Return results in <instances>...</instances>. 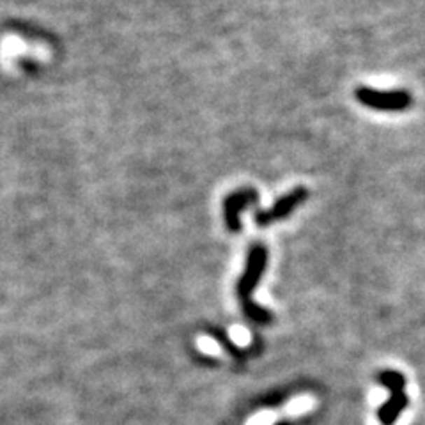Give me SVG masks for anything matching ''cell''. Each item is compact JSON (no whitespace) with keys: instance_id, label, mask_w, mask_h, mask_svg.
<instances>
[{"instance_id":"6da1fadb","label":"cell","mask_w":425,"mask_h":425,"mask_svg":"<svg viewBox=\"0 0 425 425\" xmlns=\"http://www.w3.org/2000/svg\"><path fill=\"white\" fill-rule=\"evenodd\" d=\"M356 99L361 105L369 106L372 110H381V112H400L411 105V98L404 90H381L369 89V87H358Z\"/></svg>"},{"instance_id":"7a4b0ae2","label":"cell","mask_w":425,"mask_h":425,"mask_svg":"<svg viewBox=\"0 0 425 425\" xmlns=\"http://www.w3.org/2000/svg\"><path fill=\"white\" fill-rule=\"evenodd\" d=\"M307 197H309L307 188H303V186H298V188H294L291 193L280 197V199L275 202V206L271 207V209H267V211L257 209L256 215H253V222H256L259 227H267V225H271V223L279 222V220L287 218L294 207H298L300 204L305 202Z\"/></svg>"},{"instance_id":"3957f363","label":"cell","mask_w":425,"mask_h":425,"mask_svg":"<svg viewBox=\"0 0 425 425\" xmlns=\"http://www.w3.org/2000/svg\"><path fill=\"white\" fill-rule=\"evenodd\" d=\"M259 202V193L252 188L237 190V192L230 193L225 200H223V218H225V225L230 232H241L243 223H241V211L246 206L253 204L257 206Z\"/></svg>"},{"instance_id":"277c9868","label":"cell","mask_w":425,"mask_h":425,"mask_svg":"<svg viewBox=\"0 0 425 425\" xmlns=\"http://www.w3.org/2000/svg\"><path fill=\"white\" fill-rule=\"evenodd\" d=\"M266 260H267V252L263 245H253L252 249H250L245 275L241 277L239 286H237L239 296L243 298V300L249 301V294L252 293V289L257 286V282H259L264 267H266Z\"/></svg>"},{"instance_id":"5b68a950","label":"cell","mask_w":425,"mask_h":425,"mask_svg":"<svg viewBox=\"0 0 425 425\" xmlns=\"http://www.w3.org/2000/svg\"><path fill=\"white\" fill-rule=\"evenodd\" d=\"M314 406H316V400L310 396L294 397V399L289 400L287 406L284 407V414H287V417H300V414L309 413Z\"/></svg>"},{"instance_id":"8992f818","label":"cell","mask_w":425,"mask_h":425,"mask_svg":"<svg viewBox=\"0 0 425 425\" xmlns=\"http://www.w3.org/2000/svg\"><path fill=\"white\" fill-rule=\"evenodd\" d=\"M406 403L407 399L404 393H397V396H393L386 404H384L383 411H381V418H383L386 424L393 421L397 417H399V413L403 411V407L406 406Z\"/></svg>"},{"instance_id":"52a82bcc","label":"cell","mask_w":425,"mask_h":425,"mask_svg":"<svg viewBox=\"0 0 425 425\" xmlns=\"http://www.w3.org/2000/svg\"><path fill=\"white\" fill-rule=\"evenodd\" d=\"M197 347L204 354H207V356H220V353H222L218 342L215 339H211V337H200V339H197Z\"/></svg>"},{"instance_id":"ba28073f","label":"cell","mask_w":425,"mask_h":425,"mask_svg":"<svg viewBox=\"0 0 425 425\" xmlns=\"http://www.w3.org/2000/svg\"><path fill=\"white\" fill-rule=\"evenodd\" d=\"M275 420H277L275 411L266 410V411H260V413L253 414V417L246 421V425H273L275 424Z\"/></svg>"},{"instance_id":"9c48e42d","label":"cell","mask_w":425,"mask_h":425,"mask_svg":"<svg viewBox=\"0 0 425 425\" xmlns=\"http://www.w3.org/2000/svg\"><path fill=\"white\" fill-rule=\"evenodd\" d=\"M229 337L230 340L239 347H246L250 344V333L245 330V328H239V326L232 328V330L229 331Z\"/></svg>"},{"instance_id":"30bf717a","label":"cell","mask_w":425,"mask_h":425,"mask_svg":"<svg viewBox=\"0 0 425 425\" xmlns=\"http://www.w3.org/2000/svg\"><path fill=\"white\" fill-rule=\"evenodd\" d=\"M381 381H383L388 388H393V390H400V388L404 386V377L397 372H384Z\"/></svg>"}]
</instances>
